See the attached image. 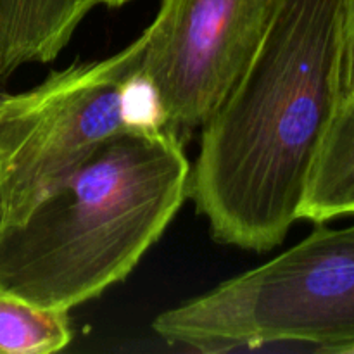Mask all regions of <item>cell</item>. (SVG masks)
<instances>
[{"instance_id":"8992f818","label":"cell","mask_w":354,"mask_h":354,"mask_svg":"<svg viewBox=\"0 0 354 354\" xmlns=\"http://www.w3.org/2000/svg\"><path fill=\"white\" fill-rule=\"evenodd\" d=\"M99 0H0V82L21 66L52 62Z\"/></svg>"},{"instance_id":"8fae6325","label":"cell","mask_w":354,"mask_h":354,"mask_svg":"<svg viewBox=\"0 0 354 354\" xmlns=\"http://www.w3.org/2000/svg\"><path fill=\"white\" fill-rule=\"evenodd\" d=\"M7 93H9V92H7V90L3 88V86H2V82H0V102H2V100L6 99Z\"/></svg>"},{"instance_id":"7a4b0ae2","label":"cell","mask_w":354,"mask_h":354,"mask_svg":"<svg viewBox=\"0 0 354 354\" xmlns=\"http://www.w3.org/2000/svg\"><path fill=\"white\" fill-rule=\"evenodd\" d=\"M183 142L159 124L104 142L17 223L0 225V292L66 311L123 282L189 197Z\"/></svg>"},{"instance_id":"5b68a950","label":"cell","mask_w":354,"mask_h":354,"mask_svg":"<svg viewBox=\"0 0 354 354\" xmlns=\"http://www.w3.org/2000/svg\"><path fill=\"white\" fill-rule=\"evenodd\" d=\"M277 0H162L145 30L140 80L162 128L185 140L244 75Z\"/></svg>"},{"instance_id":"277c9868","label":"cell","mask_w":354,"mask_h":354,"mask_svg":"<svg viewBox=\"0 0 354 354\" xmlns=\"http://www.w3.org/2000/svg\"><path fill=\"white\" fill-rule=\"evenodd\" d=\"M145 31L100 61L73 62L0 102V225L17 223L104 142L159 124L140 80Z\"/></svg>"},{"instance_id":"7c38bea8","label":"cell","mask_w":354,"mask_h":354,"mask_svg":"<svg viewBox=\"0 0 354 354\" xmlns=\"http://www.w3.org/2000/svg\"><path fill=\"white\" fill-rule=\"evenodd\" d=\"M346 354H354V346H351V348L348 349V353H346Z\"/></svg>"},{"instance_id":"30bf717a","label":"cell","mask_w":354,"mask_h":354,"mask_svg":"<svg viewBox=\"0 0 354 354\" xmlns=\"http://www.w3.org/2000/svg\"><path fill=\"white\" fill-rule=\"evenodd\" d=\"M99 2L106 3V6H109V7H121V6H124V3L131 2V0H99Z\"/></svg>"},{"instance_id":"ba28073f","label":"cell","mask_w":354,"mask_h":354,"mask_svg":"<svg viewBox=\"0 0 354 354\" xmlns=\"http://www.w3.org/2000/svg\"><path fill=\"white\" fill-rule=\"evenodd\" d=\"M71 337L66 311L45 310L0 292V354L57 353Z\"/></svg>"},{"instance_id":"52a82bcc","label":"cell","mask_w":354,"mask_h":354,"mask_svg":"<svg viewBox=\"0 0 354 354\" xmlns=\"http://www.w3.org/2000/svg\"><path fill=\"white\" fill-rule=\"evenodd\" d=\"M354 214V93L339 102L315 161L299 220L324 225Z\"/></svg>"},{"instance_id":"3957f363","label":"cell","mask_w":354,"mask_h":354,"mask_svg":"<svg viewBox=\"0 0 354 354\" xmlns=\"http://www.w3.org/2000/svg\"><path fill=\"white\" fill-rule=\"evenodd\" d=\"M152 328L201 353L294 342L346 354L354 346V225L318 228L272 261L162 311Z\"/></svg>"},{"instance_id":"9c48e42d","label":"cell","mask_w":354,"mask_h":354,"mask_svg":"<svg viewBox=\"0 0 354 354\" xmlns=\"http://www.w3.org/2000/svg\"><path fill=\"white\" fill-rule=\"evenodd\" d=\"M354 93V0H349L344 37V64H342V99ZM341 99V100H342Z\"/></svg>"},{"instance_id":"6da1fadb","label":"cell","mask_w":354,"mask_h":354,"mask_svg":"<svg viewBox=\"0 0 354 354\" xmlns=\"http://www.w3.org/2000/svg\"><path fill=\"white\" fill-rule=\"evenodd\" d=\"M349 0H277L265 35L203 127L189 197L214 241L266 252L299 220L342 99Z\"/></svg>"}]
</instances>
